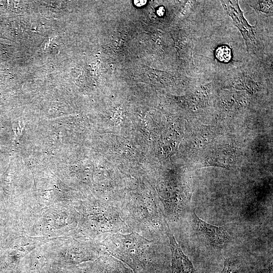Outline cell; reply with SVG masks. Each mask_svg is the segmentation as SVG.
I'll return each mask as SVG.
<instances>
[{
	"label": "cell",
	"mask_w": 273,
	"mask_h": 273,
	"mask_svg": "<svg viewBox=\"0 0 273 273\" xmlns=\"http://www.w3.org/2000/svg\"><path fill=\"white\" fill-rule=\"evenodd\" d=\"M247 103V100L242 93L225 92L220 97L221 111L225 114H232L242 108Z\"/></svg>",
	"instance_id": "cell-6"
},
{
	"label": "cell",
	"mask_w": 273,
	"mask_h": 273,
	"mask_svg": "<svg viewBox=\"0 0 273 273\" xmlns=\"http://www.w3.org/2000/svg\"><path fill=\"white\" fill-rule=\"evenodd\" d=\"M248 2L250 7L259 12L265 14L272 13V1H251Z\"/></svg>",
	"instance_id": "cell-9"
},
{
	"label": "cell",
	"mask_w": 273,
	"mask_h": 273,
	"mask_svg": "<svg viewBox=\"0 0 273 273\" xmlns=\"http://www.w3.org/2000/svg\"><path fill=\"white\" fill-rule=\"evenodd\" d=\"M165 13V9L163 7L161 6L158 8L157 10V14L159 16H162Z\"/></svg>",
	"instance_id": "cell-13"
},
{
	"label": "cell",
	"mask_w": 273,
	"mask_h": 273,
	"mask_svg": "<svg viewBox=\"0 0 273 273\" xmlns=\"http://www.w3.org/2000/svg\"><path fill=\"white\" fill-rule=\"evenodd\" d=\"M151 241L138 233L111 234L104 242L110 255L128 265L134 273H141L150 262Z\"/></svg>",
	"instance_id": "cell-1"
},
{
	"label": "cell",
	"mask_w": 273,
	"mask_h": 273,
	"mask_svg": "<svg viewBox=\"0 0 273 273\" xmlns=\"http://www.w3.org/2000/svg\"><path fill=\"white\" fill-rule=\"evenodd\" d=\"M220 273H239V268L234 262L229 259H225L223 267Z\"/></svg>",
	"instance_id": "cell-11"
},
{
	"label": "cell",
	"mask_w": 273,
	"mask_h": 273,
	"mask_svg": "<svg viewBox=\"0 0 273 273\" xmlns=\"http://www.w3.org/2000/svg\"><path fill=\"white\" fill-rule=\"evenodd\" d=\"M216 58L220 62L227 63L232 57L231 48L226 45L218 47L215 52Z\"/></svg>",
	"instance_id": "cell-10"
},
{
	"label": "cell",
	"mask_w": 273,
	"mask_h": 273,
	"mask_svg": "<svg viewBox=\"0 0 273 273\" xmlns=\"http://www.w3.org/2000/svg\"><path fill=\"white\" fill-rule=\"evenodd\" d=\"M237 150L235 146L228 144L214 150L206 159L208 166L230 167L236 160Z\"/></svg>",
	"instance_id": "cell-5"
},
{
	"label": "cell",
	"mask_w": 273,
	"mask_h": 273,
	"mask_svg": "<svg viewBox=\"0 0 273 273\" xmlns=\"http://www.w3.org/2000/svg\"><path fill=\"white\" fill-rule=\"evenodd\" d=\"M134 4L137 7H142L144 6L147 3L146 0H134L133 1Z\"/></svg>",
	"instance_id": "cell-12"
},
{
	"label": "cell",
	"mask_w": 273,
	"mask_h": 273,
	"mask_svg": "<svg viewBox=\"0 0 273 273\" xmlns=\"http://www.w3.org/2000/svg\"><path fill=\"white\" fill-rule=\"evenodd\" d=\"M229 86L231 88L245 90L250 93L259 91L260 86L250 75L240 73L231 77Z\"/></svg>",
	"instance_id": "cell-7"
},
{
	"label": "cell",
	"mask_w": 273,
	"mask_h": 273,
	"mask_svg": "<svg viewBox=\"0 0 273 273\" xmlns=\"http://www.w3.org/2000/svg\"><path fill=\"white\" fill-rule=\"evenodd\" d=\"M192 215L197 229L210 244L217 246L228 241L229 234L223 227L206 222L197 215L194 209Z\"/></svg>",
	"instance_id": "cell-4"
},
{
	"label": "cell",
	"mask_w": 273,
	"mask_h": 273,
	"mask_svg": "<svg viewBox=\"0 0 273 273\" xmlns=\"http://www.w3.org/2000/svg\"><path fill=\"white\" fill-rule=\"evenodd\" d=\"M222 7L226 14L231 17L235 25L241 32L247 51L255 54L258 49V39L255 27L250 25L244 18L238 1H221Z\"/></svg>",
	"instance_id": "cell-2"
},
{
	"label": "cell",
	"mask_w": 273,
	"mask_h": 273,
	"mask_svg": "<svg viewBox=\"0 0 273 273\" xmlns=\"http://www.w3.org/2000/svg\"><path fill=\"white\" fill-rule=\"evenodd\" d=\"M164 228L169 240V247L171 254V273H196L194 265L189 258L183 252L177 242L165 220Z\"/></svg>",
	"instance_id": "cell-3"
},
{
	"label": "cell",
	"mask_w": 273,
	"mask_h": 273,
	"mask_svg": "<svg viewBox=\"0 0 273 273\" xmlns=\"http://www.w3.org/2000/svg\"><path fill=\"white\" fill-rule=\"evenodd\" d=\"M97 273H134L126 264L108 255L99 262Z\"/></svg>",
	"instance_id": "cell-8"
}]
</instances>
